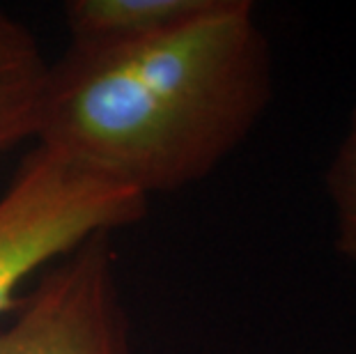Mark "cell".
<instances>
[{
    "label": "cell",
    "mask_w": 356,
    "mask_h": 354,
    "mask_svg": "<svg viewBox=\"0 0 356 354\" xmlns=\"http://www.w3.org/2000/svg\"><path fill=\"white\" fill-rule=\"evenodd\" d=\"M327 193L336 218V248L356 267V108L329 163Z\"/></svg>",
    "instance_id": "6"
},
{
    "label": "cell",
    "mask_w": 356,
    "mask_h": 354,
    "mask_svg": "<svg viewBox=\"0 0 356 354\" xmlns=\"http://www.w3.org/2000/svg\"><path fill=\"white\" fill-rule=\"evenodd\" d=\"M211 0H70L63 17L70 47L102 49L152 40L188 24Z\"/></svg>",
    "instance_id": "4"
},
{
    "label": "cell",
    "mask_w": 356,
    "mask_h": 354,
    "mask_svg": "<svg viewBox=\"0 0 356 354\" xmlns=\"http://www.w3.org/2000/svg\"><path fill=\"white\" fill-rule=\"evenodd\" d=\"M271 99V54L248 0L211 5L124 47H70L49 65L37 147L149 198L200 182Z\"/></svg>",
    "instance_id": "1"
},
{
    "label": "cell",
    "mask_w": 356,
    "mask_h": 354,
    "mask_svg": "<svg viewBox=\"0 0 356 354\" xmlns=\"http://www.w3.org/2000/svg\"><path fill=\"white\" fill-rule=\"evenodd\" d=\"M49 65L37 37L0 7V152L35 136Z\"/></svg>",
    "instance_id": "5"
},
{
    "label": "cell",
    "mask_w": 356,
    "mask_h": 354,
    "mask_svg": "<svg viewBox=\"0 0 356 354\" xmlns=\"http://www.w3.org/2000/svg\"><path fill=\"white\" fill-rule=\"evenodd\" d=\"M145 212L147 198L35 147L0 198V318L40 269Z\"/></svg>",
    "instance_id": "2"
},
{
    "label": "cell",
    "mask_w": 356,
    "mask_h": 354,
    "mask_svg": "<svg viewBox=\"0 0 356 354\" xmlns=\"http://www.w3.org/2000/svg\"><path fill=\"white\" fill-rule=\"evenodd\" d=\"M0 354H131L108 235L90 239L40 278L0 327Z\"/></svg>",
    "instance_id": "3"
}]
</instances>
